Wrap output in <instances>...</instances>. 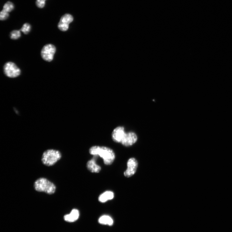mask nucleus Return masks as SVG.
<instances>
[{
    "instance_id": "nucleus-1",
    "label": "nucleus",
    "mask_w": 232,
    "mask_h": 232,
    "mask_svg": "<svg viewBox=\"0 0 232 232\" xmlns=\"http://www.w3.org/2000/svg\"><path fill=\"white\" fill-rule=\"evenodd\" d=\"M90 153L93 156H99L102 158L105 165H110L115 160V154L109 148L99 146H94L89 149Z\"/></svg>"
},
{
    "instance_id": "nucleus-15",
    "label": "nucleus",
    "mask_w": 232,
    "mask_h": 232,
    "mask_svg": "<svg viewBox=\"0 0 232 232\" xmlns=\"http://www.w3.org/2000/svg\"><path fill=\"white\" fill-rule=\"evenodd\" d=\"M31 27L30 24L26 23L24 24L20 30L22 31L25 34H27L31 30Z\"/></svg>"
},
{
    "instance_id": "nucleus-5",
    "label": "nucleus",
    "mask_w": 232,
    "mask_h": 232,
    "mask_svg": "<svg viewBox=\"0 0 232 232\" xmlns=\"http://www.w3.org/2000/svg\"><path fill=\"white\" fill-rule=\"evenodd\" d=\"M56 50V48L53 45H46L43 47L41 51L42 59L47 62L51 61L53 60Z\"/></svg>"
},
{
    "instance_id": "nucleus-11",
    "label": "nucleus",
    "mask_w": 232,
    "mask_h": 232,
    "mask_svg": "<svg viewBox=\"0 0 232 232\" xmlns=\"http://www.w3.org/2000/svg\"><path fill=\"white\" fill-rule=\"evenodd\" d=\"M80 216V212L78 210L74 209L72 210L70 214L65 215L64 219L66 221L73 222L78 219Z\"/></svg>"
},
{
    "instance_id": "nucleus-8",
    "label": "nucleus",
    "mask_w": 232,
    "mask_h": 232,
    "mask_svg": "<svg viewBox=\"0 0 232 232\" xmlns=\"http://www.w3.org/2000/svg\"><path fill=\"white\" fill-rule=\"evenodd\" d=\"M138 138L136 134L133 132L126 133L121 143L123 146L130 147L136 142Z\"/></svg>"
},
{
    "instance_id": "nucleus-7",
    "label": "nucleus",
    "mask_w": 232,
    "mask_h": 232,
    "mask_svg": "<svg viewBox=\"0 0 232 232\" xmlns=\"http://www.w3.org/2000/svg\"><path fill=\"white\" fill-rule=\"evenodd\" d=\"M73 20L72 16L70 14H65L61 17L58 27L61 31H65L69 28V24Z\"/></svg>"
},
{
    "instance_id": "nucleus-14",
    "label": "nucleus",
    "mask_w": 232,
    "mask_h": 232,
    "mask_svg": "<svg viewBox=\"0 0 232 232\" xmlns=\"http://www.w3.org/2000/svg\"><path fill=\"white\" fill-rule=\"evenodd\" d=\"M14 8L13 4L11 2H7L3 6V10L7 12H12Z\"/></svg>"
},
{
    "instance_id": "nucleus-2",
    "label": "nucleus",
    "mask_w": 232,
    "mask_h": 232,
    "mask_svg": "<svg viewBox=\"0 0 232 232\" xmlns=\"http://www.w3.org/2000/svg\"><path fill=\"white\" fill-rule=\"evenodd\" d=\"M34 187L37 191L45 192L49 195L54 194L56 189L53 183L44 178L37 180L34 182Z\"/></svg>"
},
{
    "instance_id": "nucleus-17",
    "label": "nucleus",
    "mask_w": 232,
    "mask_h": 232,
    "mask_svg": "<svg viewBox=\"0 0 232 232\" xmlns=\"http://www.w3.org/2000/svg\"><path fill=\"white\" fill-rule=\"evenodd\" d=\"M9 16V14L8 12H6L5 11L3 10L1 12V15H0V19L1 21H4L7 19Z\"/></svg>"
},
{
    "instance_id": "nucleus-10",
    "label": "nucleus",
    "mask_w": 232,
    "mask_h": 232,
    "mask_svg": "<svg viewBox=\"0 0 232 232\" xmlns=\"http://www.w3.org/2000/svg\"><path fill=\"white\" fill-rule=\"evenodd\" d=\"M98 157L94 156L87 163V168L92 173H99L101 170V167L96 163Z\"/></svg>"
},
{
    "instance_id": "nucleus-18",
    "label": "nucleus",
    "mask_w": 232,
    "mask_h": 232,
    "mask_svg": "<svg viewBox=\"0 0 232 232\" xmlns=\"http://www.w3.org/2000/svg\"><path fill=\"white\" fill-rule=\"evenodd\" d=\"M45 1L46 0H36V5L39 8H42L45 5Z\"/></svg>"
},
{
    "instance_id": "nucleus-4",
    "label": "nucleus",
    "mask_w": 232,
    "mask_h": 232,
    "mask_svg": "<svg viewBox=\"0 0 232 232\" xmlns=\"http://www.w3.org/2000/svg\"><path fill=\"white\" fill-rule=\"evenodd\" d=\"M4 73L7 76L10 78H15L20 75V69L14 63L8 62L4 65L3 67Z\"/></svg>"
},
{
    "instance_id": "nucleus-6",
    "label": "nucleus",
    "mask_w": 232,
    "mask_h": 232,
    "mask_svg": "<svg viewBox=\"0 0 232 232\" xmlns=\"http://www.w3.org/2000/svg\"><path fill=\"white\" fill-rule=\"evenodd\" d=\"M138 166L137 161L134 158H130L127 162V169L124 173V176L130 177L136 172Z\"/></svg>"
},
{
    "instance_id": "nucleus-9",
    "label": "nucleus",
    "mask_w": 232,
    "mask_h": 232,
    "mask_svg": "<svg viewBox=\"0 0 232 232\" xmlns=\"http://www.w3.org/2000/svg\"><path fill=\"white\" fill-rule=\"evenodd\" d=\"M126 133L123 127H118L116 128L112 132V139L114 142L121 143Z\"/></svg>"
},
{
    "instance_id": "nucleus-12",
    "label": "nucleus",
    "mask_w": 232,
    "mask_h": 232,
    "mask_svg": "<svg viewBox=\"0 0 232 232\" xmlns=\"http://www.w3.org/2000/svg\"><path fill=\"white\" fill-rule=\"evenodd\" d=\"M114 197V194L113 192L110 191H106L99 196V200L101 202L104 203L113 199Z\"/></svg>"
},
{
    "instance_id": "nucleus-13",
    "label": "nucleus",
    "mask_w": 232,
    "mask_h": 232,
    "mask_svg": "<svg viewBox=\"0 0 232 232\" xmlns=\"http://www.w3.org/2000/svg\"><path fill=\"white\" fill-rule=\"evenodd\" d=\"M99 223L104 225L112 226L114 221L113 219L108 215H103L99 219Z\"/></svg>"
},
{
    "instance_id": "nucleus-16",
    "label": "nucleus",
    "mask_w": 232,
    "mask_h": 232,
    "mask_svg": "<svg viewBox=\"0 0 232 232\" xmlns=\"http://www.w3.org/2000/svg\"><path fill=\"white\" fill-rule=\"evenodd\" d=\"M11 38L12 40L18 39L21 36L20 31L15 30L11 33Z\"/></svg>"
},
{
    "instance_id": "nucleus-3",
    "label": "nucleus",
    "mask_w": 232,
    "mask_h": 232,
    "mask_svg": "<svg viewBox=\"0 0 232 232\" xmlns=\"http://www.w3.org/2000/svg\"><path fill=\"white\" fill-rule=\"evenodd\" d=\"M61 157V154L58 150L54 149L47 150L43 154L42 161L45 165L52 166L59 161Z\"/></svg>"
}]
</instances>
